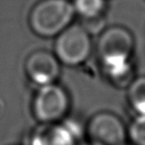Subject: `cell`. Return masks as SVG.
I'll return each instance as SVG.
<instances>
[{"instance_id":"cell-5","label":"cell","mask_w":145,"mask_h":145,"mask_svg":"<svg viewBox=\"0 0 145 145\" xmlns=\"http://www.w3.org/2000/svg\"><path fill=\"white\" fill-rule=\"evenodd\" d=\"M90 145H124L126 127L118 116L111 112L95 114L86 125Z\"/></svg>"},{"instance_id":"cell-1","label":"cell","mask_w":145,"mask_h":145,"mask_svg":"<svg viewBox=\"0 0 145 145\" xmlns=\"http://www.w3.org/2000/svg\"><path fill=\"white\" fill-rule=\"evenodd\" d=\"M75 15L69 0H40L31 11L29 23L38 36L54 38L72 24Z\"/></svg>"},{"instance_id":"cell-9","label":"cell","mask_w":145,"mask_h":145,"mask_svg":"<svg viewBox=\"0 0 145 145\" xmlns=\"http://www.w3.org/2000/svg\"><path fill=\"white\" fill-rule=\"evenodd\" d=\"M75 14L82 20H89L105 16L107 0H73Z\"/></svg>"},{"instance_id":"cell-10","label":"cell","mask_w":145,"mask_h":145,"mask_svg":"<svg viewBox=\"0 0 145 145\" xmlns=\"http://www.w3.org/2000/svg\"><path fill=\"white\" fill-rule=\"evenodd\" d=\"M132 145H145V116H137L126 128Z\"/></svg>"},{"instance_id":"cell-2","label":"cell","mask_w":145,"mask_h":145,"mask_svg":"<svg viewBox=\"0 0 145 145\" xmlns=\"http://www.w3.org/2000/svg\"><path fill=\"white\" fill-rule=\"evenodd\" d=\"M134 37L122 26L107 27L98 37L97 56L102 70L123 65L131 61L134 50Z\"/></svg>"},{"instance_id":"cell-4","label":"cell","mask_w":145,"mask_h":145,"mask_svg":"<svg viewBox=\"0 0 145 145\" xmlns=\"http://www.w3.org/2000/svg\"><path fill=\"white\" fill-rule=\"evenodd\" d=\"M69 109L68 93L56 83L40 87L33 100V115L42 124L59 123Z\"/></svg>"},{"instance_id":"cell-8","label":"cell","mask_w":145,"mask_h":145,"mask_svg":"<svg viewBox=\"0 0 145 145\" xmlns=\"http://www.w3.org/2000/svg\"><path fill=\"white\" fill-rule=\"evenodd\" d=\"M127 102L137 116H145V76L135 77L127 87Z\"/></svg>"},{"instance_id":"cell-7","label":"cell","mask_w":145,"mask_h":145,"mask_svg":"<svg viewBox=\"0 0 145 145\" xmlns=\"http://www.w3.org/2000/svg\"><path fill=\"white\" fill-rule=\"evenodd\" d=\"M31 145H76V141L70 128L63 124H40L33 133Z\"/></svg>"},{"instance_id":"cell-3","label":"cell","mask_w":145,"mask_h":145,"mask_svg":"<svg viewBox=\"0 0 145 145\" xmlns=\"http://www.w3.org/2000/svg\"><path fill=\"white\" fill-rule=\"evenodd\" d=\"M92 52V36L81 24H71L56 37L54 54L62 64L72 67L82 65Z\"/></svg>"},{"instance_id":"cell-11","label":"cell","mask_w":145,"mask_h":145,"mask_svg":"<svg viewBox=\"0 0 145 145\" xmlns=\"http://www.w3.org/2000/svg\"><path fill=\"white\" fill-rule=\"evenodd\" d=\"M106 23H107V19H106L105 16H102V17L94 18V19L82 20L81 25L91 36H95V35L99 36L107 28Z\"/></svg>"},{"instance_id":"cell-6","label":"cell","mask_w":145,"mask_h":145,"mask_svg":"<svg viewBox=\"0 0 145 145\" xmlns=\"http://www.w3.org/2000/svg\"><path fill=\"white\" fill-rule=\"evenodd\" d=\"M60 61L52 52L46 50H36L27 58L26 74L39 87L54 84L60 75Z\"/></svg>"},{"instance_id":"cell-12","label":"cell","mask_w":145,"mask_h":145,"mask_svg":"<svg viewBox=\"0 0 145 145\" xmlns=\"http://www.w3.org/2000/svg\"><path fill=\"white\" fill-rule=\"evenodd\" d=\"M87 145H90V144H87Z\"/></svg>"}]
</instances>
